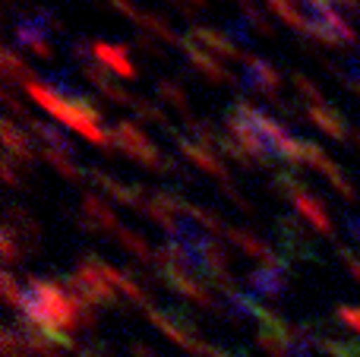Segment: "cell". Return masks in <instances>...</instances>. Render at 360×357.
Listing matches in <instances>:
<instances>
[{
	"label": "cell",
	"mask_w": 360,
	"mask_h": 357,
	"mask_svg": "<svg viewBox=\"0 0 360 357\" xmlns=\"http://www.w3.org/2000/svg\"><path fill=\"white\" fill-rule=\"evenodd\" d=\"M133 111H136V117L143 120V124H158L162 130H168V114L162 111V108L155 105V101H149V98H136L133 101Z\"/></svg>",
	"instance_id": "44dd1931"
},
{
	"label": "cell",
	"mask_w": 360,
	"mask_h": 357,
	"mask_svg": "<svg viewBox=\"0 0 360 357\" xmlns=\"http://www.w3.org/2000/svg\"><path fill=\"white\" fill-rule=\"evenodd\" d=\"M41 158L51 164V168H57V174L60 177H67V181H82V171L76 168V162L67 155V152H60V149H41Z\"/></svg>",
	"instance_id": "ac0fdd59"
},
{
	"label": "cell",
	"mask_w": 360,
	"mask_h": 357,
	"mask_svg": "<svg viewBox=\"0 0 360 357\" xmlns=\"http://www.w3.org/2000/svg\"><path fill=\"white\" fill-rule=\"evenodd\" d=\"M0 351H4V357H35L29 342H25V335L16 326H4V332H0Z\"/></svg>",
	"instance_id": "e0dca14e"
},
{
	"label": "cell",
	"mask_w": 360,
	"mask_h": 357,
	"mask_svg": "<svg viewBox=\"0 0 360 357\" xmlns=\"http://www.w3.org/2000/svg\"><path fill=\"white\" fill-rule=\"evenodd\" d=\"M82 212L89 215V219L95 221V225L101 228V231H111V234H117L120 228V219L111 212V206H108V200L105 196H98L95 190H86V196H82Z\"/></svg>",
	"instance_id": "4fadbf2b"
},
{
	"label": "cell",
	"mask_w": 360,
	"mask_h": 357,
	"mask_svg": "<svg viewBox=\"0 0 360 357\" xmlns=\"http://www.w3.org/2000/svg\"><path fill=\"white\" fill-rule=\"evenodd\" d=\"M345 89H348V92H354L357 98H360V79H351V73H348V82H345Z\"/></svg>",
	"instance_id": "4dcf8cb0"
},
{
	"label": "cell",
	"mask_w": 360,
	"mask_h": 357,
	"mask_svg": "<svg viewBox=\"0 0 360 357\" xmlns=\"http://www.w3.org/2000/svg\"><path fill=\"white\" fill-rule=\"evenodd\" d=\"M291 82H294V89H297V92L310 101V105H319V108L329 105V101H326V95H323V89H319L307 73H300V70H297V73H291Z\"/></svg>",
	"instance_id": "7402d4cb"
},
{
	"label": "cell",
	"mask_w": 360,
	"mask_h": 357,
	"mask_svg": "<svg viewBox=\"0 0 360 357\" xmlns=\"http://www.w3.org/2000/svg\"><path fill=\"white\" fill-rule=\"evenodd\" d=\"M240 16H243V25H250V29H256L262 38H275V25L266 19V13L256 10L253 4L250 6H240Z\"/></svg>",
	"instance_id": "603a6c76"
},
{
	"label": "cell",
	"mask_w": 360,
	"mask_h": 357,
	"mask_svg": "<svg viewBox=\"0 0 360 357\" xmlns=\"http://www.w3.org/2000/svg\"><path fill=\"white\" fill-rule=\"evenodd\" d=\"M92 54H95V60H98L101 67H108L111 73L124 76V79H136V76H139L136 63L130 60V44H111V41L95 38V41H92Z\"/></svg>",
	"instance_id": "5b68a950"
},
{
	"label": "cell",
	"mask_w": 360,
	"mask_h": 357,
	"mask_svg": "<svg viewBox=\"0 0 360 357\" xmlns=\"http://www.w3.org/2000/svg\"><path fill=\"white\" fill-rule=\"evenodd\" d=\"M291 202L297 206V212L304 215V221H310V225L316 228L319 234H326V238H335V225L329 221V212H326V206L316 200V196H310V190L297 193Z\"/></svg>",
	"instance_id": "30bf717a"
},
{
	"label": "cell",
	"mask_w": 360,
	"mask_h": 357,
	"mask_svg": "<svg viewBox=\"0 0 360 357\" xmlns=\"http://www.w3.org/2000/svg\"><path fill=\"white\" fill-rule=\"evenodd\" d=\"M114 238H117V244L124 247V250H130L133 257L139 259V263H146L149 269H155V247H152L146 238H139V234L130 231V228H120Z\"/></svg>",
	"instance_id": "9a60e30c"
},
{
	"label": "cell",
	"mask_w": 360,
	"mask_h": 357,
	"mask_svg": "<svg viewBox=\"0 0 360 357\" xmlns=\"http://www.w3.org/2000/svg\"><path fill=\"white\" fill-rule=\"evenodd\" d=\"M186 4H193V6L199 10V6H205V0H186Z\"/></svg>",
	"instance_id": "836d02e7"
},
{
	"label": "cell",
	"mask_w": 360,
	"mask_h": 357,
	"mask_svg": "<svg viewBox=\"0 0 360 357\" xmlns=\"http://www.w3.org/2000/svg\"><path fill=\"white\" fill-rule=\"evenodd\" d=\"M0 133H4V149L10 158H19V162L29 168V164H35V149H32V139H29V130H19L16 120L13 117H4L0 120Z\"/></svg>",
	"instance_id": "ba28073f"
},
{
	"label": "cell",
	"mask_w": 360,
	"mask_h": 357,
	"mask_svg": "<svg viewBox=\"0 0 360 357\" xmlns=\"http://www.w3.org/2000/svg\"><path fill=\"white\" fill-rule=\"evenodd\" d=\"M0 63H4V79H6V86H10V82H19V86L25 89L32 79H38V76L32 73V67H29L25 60H19L16 51H13L10 44L0 51Z\"/></svg>",
	"instance_id": "5bb4252c"
},
{
	"label": "cell",
	"mask_w": 360,
	"mask_h": 357,
	"mask_svg": "<svg viewBox=\"0 0 360 357\" xmlns=\"http://www.w3.org/2000/svg\"><path fill=\"white\" fill-rule=\"evenodd\" d=\"M133 44H136L139 51H143V54H149V57H155V60H168V57H165V51L158 48V41L152 35H146V32H139L136 38H133Z\"/></svg>",
	"instance_id": "484cf974"
},
{
	"label": "cell",
	"mask_w": 360,
	"mask_h": 357,
	"mask_svg": "<svg viewBox=\"0 0 360 357\" xmlns=\"http://www.w3.org/2000/svg\"><path fill=\"white\" fill-rule=\"evenodd\" d=\"M155 95L158 98H165L168 101V105H174L180 114H184V117H190V105H186V95H184V89L177 86L174 79H155Z\"/></svg>",
	"instance_id": "ffe728a7"
},
{
	"label": "cell",
	"mask_w": 360,
	"mask_h": 357,
	"mask_svg": "<svg viewBox=\"0 0 360 357\" xmlns=\"http://www.w3.org/2000/svg\"><path fill=\"white\" fill-rule=\"evenodd\" d=\"M288 269H269V266H259V269H253L247 275V285L253 288V294L259 297H269V301H278V294L285 291V275Z\"/></svg>",
	"instance_id": "7c38bea8"
},
{
	"label": "cell",
	"mask_w": 360,
	"mask_h": 357,
	"mask_svg": "<svg viewBox=\"0 0 360 357\" xmlns=\"http://www.w3.org/2000/svg\"><path fill=\"white\" fill-rule=\"evenodd\" d=\"M335 320L342 323V326H348L351 332L360 335V307H338L335 310Z\"/></svg>",
	"instance_id": "4316f807"
},
{
	"label": "cell",
	"mask_w": 360,
	"mask_h": 357,
	"mask_svg": "<svg viewBox=\"0 0 360 357\" xmlns=\"http://www.w3.org/2000/svg\"><path fill=\"white\" fill-rule=\"evenodd\" d=\"M133 22H136V25H143V29H146V35H152V38H155V41H158V38H162V41L177 44V48H180V44H184V35H177V32L171 29V25L165 22L162 16H155V13H143V10H139V16L133 19Z\"/></svg>",
	"instance_id": "2e32d148"
},
{
	"label": "cell",
	"mask_w": 360,
	"mask_h": 357,
	"mask_svg": "<svg viewBox=\"0 0 360 357\" xmlns=\"http://www.w3.org/2000/svg\"><path fill=\"white\" fill-rule=\"evenodd\" d=\"M180 51L186 54L190 67H193V70H199V73H202L209 82H221V86H240V82L234 79V73H231V70L224 67V63H218L205 48H199V44L193 41V38H186V35H184V44H180ZM240 89H243V86H240Z\"/></svg>",
	"instance_id": "277c9868"
},
{
	"label": "cell",
	"mask_w": 360,
	"mask_h": 357,
	"mask_svg": "<svg viewBox=\"0 0 360 357\" xmlns=\"http://www.w3.org/2000/svg\"><path fill=\"white\" fill-rule=\"evenodd\" d=\"M243 70H247V79H243V89L240 95H262V98H269V95H278L281 92V73L272 67L269 60H262V57L250 54V51H243Z\"/></svg>",
	"instance_id": "3957f363"
},
{
	"label": "cell",
	"mask_w": 360,
	"mask_h": 357,
	"mask_svg": "<svg viewBox=\"0 0 360 357\" xmlns=\"http://www.w3.org/2000/svg\"><path fill=\"white\" fill-rule=\"evenodd\" d=\"M111 136H114V145H120V152H124L127 158L139 162L143 168H149V171L165 174V155L158 152V145L152 143V139L146 136L133 120H127V117L117 120V124L111 126Z\"/></svg>",
	"instance_id": "6da1fadb"
},
{
	"label": "cell",
	"mask_w": 360,
	"mask_h": 357,
	"mask_svg": "<svg viewBox=\"0 0 360 357\" xmlns=\"http://www.w3.org/2000/svg\"><path fill=\"white\" fill-rule=\"evenodd\" d=\"M130 354H133V357H158L149 345H143V342H133V345H130Z\"/></svg>",
	"instance_id": "f546056e"
},
{
	"label": "cell",
	"mask_w": 360,
	"mask_h": 357,
	"mask_svg": "<svg viewBox=\"0 0 360 357\" xmlns=\"http://www.w3.org/2000/svg\"><path fill=\"white\" fill-rule=\"evenodd\" d=\"M329 183L338 190V193H342V200H345V202H354V200H357V190L342 177V168H338L335 174H329Z\"/></svg>",
	"instance_id": "83f0119b"
},
{
	"label": "cell",
	"mask_w": 360,
	"mask_h": 357,
	"mask_svg": "<svg viewBox=\"0 0 360 357\" xmlns=\"http://www.w3.org/2000/svg\"><path fill=\"white\" fill-rule=\"evenodd\" d=\"M0 253H4V263L10 269L13 263L19 259V244H16V231L10 225H4V234H0Z\"/></svg>",
	"instance_id": "d4e9b609"
},
{
	"label": "cell",
	"mask_w": 360,
	"mask_h": 357,
	"mask_svg": "<svg viewBox=\"0 0 360 357\" xmlns=\"http://www.w3.org/2000/svg\"><path fill=\"white\" fill-rule=\"evenodd\" d=\"M16 44H19V48H29L32 54L41 57V60H51V57H54V48H51L48 32L41 29V22H38L35 16H22V19H19Z\"/></svg>",
	"instance_id": "52a82bcc"
},
{
	"label": "cell",
	"mask_w": 360,
	"mask_h": 357,
	"mask_svg": "<svg viewBox=\"0 0 360 357\" xmlns=\"http://www.w3.org/2000/svg\"><path fill=\"white\" fill-rule=\"evenodd\" d=\"M307 120H310L313 126H319L323 133H329L332 139H351V130L348 124H345V114L335 111L332 105H310L307 108Z\"/></svg>",
	"instance_id": "8fae6325"
},
{
	"label": "cell",
	"mask_w": 360,
	"mask_h": 357,
	"mask_svg": "<svg viewBox=\"0 0 360 357\" xmlns=\"http://www.w3.org/2000/svg\"><path fill=\"white\" fill-rule=\"evenodd\" d=\"M165 133H168V139L177 145V149H180V155H184L186 162H193L199 171H205V174H212L218 183H221V187H224V183H231V171L224 168L221 162H218V155H215V152H212V149H205L202 143H196V139H190V136H184V133H177L174 126H168V130H165Z\"/></svg>",
	"instance_id": "7a4b0ae2"
},
{
	"label": "cell",
	"mask_w": 360,
	"mask_h": 357,
	"mask_svg": "<svg viewBox=\"0 0 360 357\" xmlns=\"http://www.w3.org/2000/svg\"><path fill=\"white\" fill-rule=\"evenodd\" d=\"M338 257H342V263H345V269L351 272V275L360 282V259L351 253V247H345V244H338Z\"/></svg>",
	"instance_id": "f1b7e54d"
},
{
	"label": "cell",
	"mask_w": 360,
	"mask_h": 357,
	"mask_svg": "<svg viewBox=\"0 0 360 357\" xmlns=\"http://www.w3.org/2000/svg\"><path fill=\"white\" fill-rule=\"evenodd\" d=\"M256 348H262L269 357H294V345L291 339L285 335H275V332H256Z\"/></svg>",
	"instance_id": "d6986e66"
},
{
	"label": "cell",
	"mask_w": 360,
	"mask_h": 357,
	"mask_svg": "<svg viewBox=\"0 0 360 357\" xmlns=\"http://www.w3.org/2000/svg\"><path fill=\"white\" fill-rule=\"evenodd\" d=\"M186 38H193V41H196L199 48H205L209 54H221V57H228V60H243V51L237 48V41L228 32H218V29H212V25L196 22V25H190Z\"/></svg>",
	"instance_id": "8992f818"
},
{
	"label": "cell",
	"mask_w": 360,
	"mask_h": 357,
	"mask_svg": "<svg viewBox=\"0 0 360 357\" xmlns=\"http://www.w3.org/2000/svg\"><path fill=\"white\" fill-rule=\"evenodd\" d=\"M0 282H4V301H6V307H10V310H19V304H22V294H25V288H19L10 269H4Z\"/></svg>",
	"instance_id": "cb8c5ba5"
},
{
	"label": "cell",
	"mask_w": 360,
	"mask_h": 357,
	"mask_svg": "<svg viewBox=\"0 0 360 357\" xmlns=\"http://www.w3.org/2000/svg\"><path fill=\"white\" fill-rule=\"evenodd\" d=\"M4 219H6L4 225H10L13 231L22 238V253H25V250L35 253V250H38V240H41V231H38L35 219L25 212V206H19V202H6Z\"/></svg>",
	"instance_id": "9c48e42d"
},
{
	"label": "cell",
	"mask_w": 360,
	"mask_h": 357,
	"mask_svg": "<svg viewBox=\"0 0 360 357\" xmlns=\"http://www.w3.org/2000/svg\"><path fill=\"white\" fill-rule=\"evenodd\" d=\"M351 139H354V143L360 145V126H354V130H351Z\"/></svg>",
	"instance_id": "d6a6232c"
},
{
	"label": "cell",
	"mask_w": 360,
	"mask_h": 357,
	"mask_svg": "<svg viewBox=\"0 0 360 357\" xmlns=\"http://www.w3.org/2000/svg\"><path fill=\"white\" fill-rule=\"evenodd\" d=\"M209 357H237V354L224 351V348H212V354H209Z\"/></svg>",
	"instance_id": "1f68e13d"
}]
</instances>
